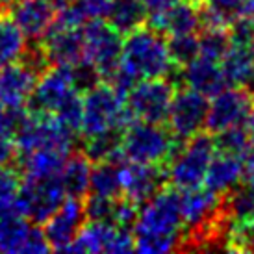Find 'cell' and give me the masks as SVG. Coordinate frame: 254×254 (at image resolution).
I'll use <instances>...</instances> for the list:
<instances>
[{"instance_id": "6da1fadb", "label": "cell", "mask_w": 254, "mask_h": 254, "mask_svg": "<svg viewBox=\"0 0 254 254\" xmlns=\"http://www.w3.org/2000/svg\"><path fill=\"white\" fill-rule=\"evenodd\" d=\"M177 69L173 64L165 34L152 26H139L127 34L117 71L108 80L125 97L139 80L169 78Z\"/></svg>"}, {"instance_id": "7a4b0ae2", "label": "cell", "mask_w": 254, "mask_h": 254, "mask_svg": "<svg viewBox=\"0 0 254 254\" xmlns=\"http://www.w3.org/2000/svg\"><path fill=\"white\" fill-rule=\"evenodd\" d=\"M182 197L177 188H162L143 202L137 213L134 251L143 254H162L182 249Z\"/></svg>"}, {"instance_id": "3957f363", "label": "cell", "mask_w": 254, "mask_h": 254, "mask_svg": "<svg viewBox=\"0 0 254 254\" xmlns=\"http://www.w3.org/2000/svg\"><path fill=\"white\" fill-rule=\"evenodd\" d=\"M26 108L30 113L54 115L72 132H80L82 95L74 84L72 67L54 65L52 69H45L37 78Z\"/></svg>"}, {"instance_id": "277c9868", "label": "cell", "mask_w": 254, "mask_h": 254, "mask_svg": "<svg viewBox=\"0 0 254 254\" xmlns=\"http://www.w3.org/2000/svg\"><path fill=\"white\" fill-rule=\"evenodd\" d=\"M134 121V115L127 106V97L110 82H99L82 97L80 132L84 137H93L113 130L125 132V128L130 127Z\"/></svg>"}, {"instance_id": "5b68a950", "label": "cell", "mask_w": 254, "mask_h": 254, "mask_svg": "<svg viewBox=\"0 0 254 254\" xmlns=\"http://www.w3.org/2000/svg\"><path fill=\"white\" fill-rule=\"evenodd\" d=\"M180 147L182 143L169 128L158 123L134 121L121 135V152L128 162L167 165Z\"/></svg>"}, {"instance_id": "8992f818", "label": "cell", "mask_w": 254, "mask_h": 254, "mask_svg": "<svg viewBox=\"0 0 254 254\" xmlns=\"http://www.w3.org/2000/svg\"><path fill=\"white\" fill-rule=\"evenodd\" d=\"M215 152L217 147L213 134H195L188 141H184L177 154L167 162V182H171V186L178 191L200 188Z\"/></svg>"}, {"instance_id": "52a82bcc", "label": "cell", "mask_w": 254, "mask_h": 254, "mask_svg": "<svg viewBox=\"0 0 254 254\" xmlns=\"http://www.w3.org/2000/svg\"><path fill=\"white\" fill-rule=\"evenodd\" d=\"M84 60L95 67L102 80H110L117 71L123 52V34L102 19H91L82 26Z\"/></svg>"}, {"instance_id": "ba28073f", "label": "cell", "mask_w": 254, "mask_h": 254, "mask_svg": "<svg viewBox=\"0 0 254 254\" xmlns=\"http://www.w3.org/2000/svg\"><path fill=\"white\" fill-rule=\"evenodd\" d=\"M177 85L169 78H150L135 82L127 93V106L135 121L165 125Z\"/></svg>"}, {"instance_id": "9c48e42d", "label": "cell", "mask_w": 254, "mask_h": 254, "mask_svg": "<svg viewBox=\"0 0 254 254\" xmlns=\"http://www.w3.org/2000/svg\"><path fill=\"white\" fill-rule=\"evenodd\" d=\"M65 190L60 177L24 178L17 193L19 212L32 223H45L65 200Z\"/></svg>"}, {"instance_id": "30bf717a", "label": "cell", "mask_w": 254, "mask_h": 254, "mask_svg": "<svg viewBox=\"0 0 254 254\" xmlns=\"http://www.w3.org/2000/svg\"><path fill=\"white\" fill-rule=\"evenodd\" d=\"M208 104V97H204L202 93L190 87L177 89L165 121L169 125L171 134L184 143L195 134L202 132V128H206Z\"/></svg>"}, {"instance_id": "8fae6325", "label": "cell", "mask_w": 254, "mask_h": 254, "mask_svg": "<svg viewBox=\"0 0 254 254\" xmlns=\"http://www.w3.org/2000/svg\"><path fill=\"white\" fill-rule=\"evenodd\" d=\"M69 251L113 254L132 253L134 251V232H132V228L117 226L110 221H89L87 225H82Z\"/></svg>"}, {"instance_id": "7c38bea8", "label": "cell", "mask_w": 254, "mask_h": 254, "mask_svg": "<svg viewBox=\"0 0 254 254\" xmlns=\"http://www.w3.org/2000/svg\"><path fill=\"white\" fill-rule=\"evenodd\" d=\"M254 108V93L245 87H225L221 93L213 95L208 104L206 128L210 134L221 130L245 125L249 113Z\"/></svg>"}, {"instance_id": "4fadbf2b", "label": "cell", "mask_w": 254, "mask_h": 254, "mask_svg": "<svg viewBox=\"0 0 254 254\" xmlns=\"http://www.w3.org/2000/svg\"><path fill=\"white\" fill-rule=\"evenodd\" d=\"M121 177V197L134 200L135 204H143L145 200L156 195L165 188L167 171L165 165H150V163L128 162L119 163Z\"/></svg>"}, {"instance_id": "5bb4252c", "label": "cell", "mask_w": 254, "mask_h": 254, "mask_svg": "<svg viewBox=\"0 0 254 254\" xmlns=\"http://www.w3.org/2000/svg\"><path fill=\"white\" fill-rule=\"evenodd\" d=\"M39 74L41 71L22 58L0 67V106L7 110H21L26 106Z\"/></svg>"}, {"instance_id": "9a60e30c", "label": "cell", "mask_w": 254, "mask_h": 254, "mask_svg": "<svg viewBox=\"0 0 254 254\" xmlns=\"http://www.w3.org/2000/svg\"><path fill=\"white\" fill-rule=\"evenodd\" d=\"M84 202L82 198L65 197L62 206L52 213L43 226L50 251H69L72 241L84 225Z\"/></svg>"}, {"instance_id": "2e32d148", "label": "cell", "mask_w": 254, "mask_h": 254, "mask_svg": "<svg viewBox=\"0 0 254 254\" xmlns=\"http://www.w3.org/2000/svg\"><path fill=\"white\" fill-rule=\"evenodd\" d=\"M43 52L47 62L52 65L74 67L84 60V36L82 28H71L52 22L49 32L41 37Z\"/></svg>"}, {"instance_id": "e0dca14e", "label": "cell", "mask_w": 254, "mask_h": 254, "mask_svg": "<svg viewBox=\"0 0 254 254\" xmlns=\"http://www.w3.org/2000/svg\"><path fill=\"white\" fill-rule=\"evenodd\" d=\"M150 26L162 34H197L200 30V2L198 0H175L163 11L148 15Z\"/></svg>"}, {"instance_id": "ac0fdd59", "label": "cell", "mask_w": 254, "mask_h": 254, "mask_svg": "<svg viewBox=\"0 0 254 254\" xmlns=\"http://www.w3.org/2000/svg\"><path fill=\"white\" fill-rule=\"evenodd\" d=\"M9 15L22 32V36L28 41L36 43L41 41V37L52 26L56 7L47 0H19L15 6L9 7Z\"/></svg>"}, {"instance_id": "d6986e66", "label": "cell", "mask_w": 254, "mask_h": 254, "mask_svg": "<svg viewBox=\"0 0 254 254\" xmlns=\"http://www.w3.org/2000/svg\"><path fill=\"white\" fill-rule=\"evenodd\" d=\"M243 177H245V158L240 154L217 150L208 165L202 186L223 197L240 182H243Z\"/></svg>"}, {"instance_id": "ffe728a7", "label": "cell", "mask_w": 254, "mask_h": 254, "mask_svg": "<svg viewBox=\"0 0 254 254\" xmlns=\"http://www.w3.org/2000/svg\"><path fill=\"white\" fill-rule=\"evenodd\" d=\"M180 76L190 89L202 93L204 97H213L228 87V80L221 67V62H215L210 58L197 56L193 62L184 65Z\"/></svg>"}, {"instance_id": "44dd1931", "label": "cell", "mask_w": 254, "mask_h": 254, "mask_svg": "<svg viewBox=\"0 0 254 254\" xmlns=\"http://www.w3.org/2000/svg\"><path fill=\"white\" fill-rule=\"evenodd\" d=\"M228 85L245 87L254 93V54L247 45H230L221 60Z\"/></svg>"}, {"instance_id": "7402d4cb", "label": "cell", "mask_w": 254, "mask_h": 254, "mask_svg": "<svg viewBox=\"0 0 254 254\" xmlns=\"http://www.w3.org/2000/svg\"><path fill=\"white\" fill-rule=\"evenodd\" d=\"M91 160L84 152L69 154L65 165L60 173V180L67 197L84 198L89 193V180H91Z\"/></svg>"}, {"instance_id": "603a6c76", "label": "cell", "mask_w": 254, "mask_h": 254, "mask_svg": "<svg viewBox=\"0 0 254 254\" xmlns=\"http://www.w3.org/2000/svg\"><path fill=\"white\" fill-rule=\"evenodd\" d=\"M67 158H69L67 152L54 150V148H41V150H34V152L19 156L24 178L60 177Z\"/></svg>"}, {"instance_id": "cb8c5ba5", "label": "cell", "mask_w": 254, "mask_h": 254, "mask_svg": "<svg viewBox=\"0 0 254 254\" xmlns=\"http://www.w3.org/2000/svg\"><path fill=\"white\" fill-rule=\"evenodd\" d=\"M147 9L141 0H113L108 22L121 34H128L147 22Z\"/></svg>"}, {"instance_id": "d4e9b609", "label": "cell", "mask_w": 254, "mask_h": 254, "mask_svg": "<svg viewBox=\"0 0 254 254\" xmlns=\"http://www.w3.org/2000/svg\"><path fill=\"white\" fill-rule=\"evenodd\" d=\"M223 215L228 221H243L254 215V184L240 182L223 195Z\"/></svg>"}, {"instance_id": "484cf974", "label": "cell", "mask_w": 254, "mask_h": 254, "mask_svg": "<svg viewBox=\"0 0 254 254\" xmlns=\"http://www.w3.org/2000/svg\"><path fill=\"white\" fill-rule=\"evenodd\" d=\"M121 162H95L91 169L89 180V193L100 197L117 198L121 197V177H119Z\"/></svg>"}, {"instance_id": "4316f807", "label": "cell", "mask_w": 254, "mask_h": 254, "mask_svg": "<svg viewBox=\"0 0 254 254\" xmlns=\"http://www.w3.org/2000/svg\"><path fill=\"white\" fill-rule=\"evenodd\" d=\"M26 49V37L9 17L0 15V67L13 64Z\"/></svg>"}, {"instance_id": "83f0119b", "label": "cell", "mask_w": 254, "mask_h": 254, "mask_svg": "<svg viewBox=\"0 0 254 254\" xmlns=\"http://www.w3.org/2000/svg\"><path fill=\"white\" fill-rule=\"evenodd\" d=\"M228 49H230V37L226 28H200L198 56L221 62Z\"/></svg>"}, {"instance_id": "f1b7e54d", "label": "cell", "mask_w": 254, "mask_h": 254, "mask_svg": "<svg viewBox=\"0 0 254 254\" xmlns=\"http://www.w3.org/2000/svg\"><path fill=\"white\" fill-rule=\"evenodd\" d=\"M213 139H215L217 150L240 154L243 158H245V154H247L249 148H251V135H249L245 125L221 130L217 134H213Z\"/></svg>"}, {"instance_id": "f546056e", "label": "cell", "mask_w": 254, "mask_h": 254, "mask_svg": "<svg viewBox=\"0 0 254 254\" xmlns=\"http://www.w3.org/2000/svg\"><path fill=\"white\" fill-rule=\"evenodd\" d=\"M173 64L184 67L198 56V36L197 34H177L167 41Z\"/></svg>"}, {"instance_id": "4dcf8cb0", "label": "cell", "mask_w": 254, "mask_h": 254, "mask_svg": "<svg viewBox=\"0 0 254 254\" xmlns=\"http://www.w3.org/2000/svg\"><path fill=\"white\" fill-rule=\"evenodd\" d=\"M113 204L115 198L100 197V195H91L84 202V213L89 221H112Z\"/></svg>"}, {"instance_id": "1f68e13d", "label": "cell", "mask_w": 254, "mask_h": 254, "mask_svg": "<svg viewBox=\"0 0 254 254\" xmlns=\"http://www.w3.org/2000/svg\"><path fill=\"white\" fill-rule=\"evenodd\" d=\"M21 190L19 173L9 165H0V204H11Z\"/></svg>"}, {"instance_id": "d6a6232c", "label": "cell", "mask_w": 254, "mask_h": 254, "mask_svg": "<svg viewBox=\"0 0 254 254\" xmlns=\"http://www.w3.org/2000/svg\"><path fill=\"white\" fill-rule=\"evenodd\" d=\"M200 2L215 11L221 19H225L228 24L236 17L245 13V6H247V0H200Z\"/></svg>"}, {"instance_id": "836d02e7", "label": "cell", "mask_w": 254, "mask_h": 254, "mask_svg": "<svg viewBox=\"0 0 254 254\" xmlns=\"http://www.w3.org/2000/svg\"><path fill=\"white\" fill-rule=\"evenodd\" d=\"M17 156L15 132L11 127H0V165H9Z\"/></svg>"}, {"instance_id": "e575fe53", "label": "cell", "mask_w": 254, "mask_h": 254, "mask_svg": "<svg viewBox=\"0 0 254 254\" xmlns=\"http://www.w3.org/2000/svg\"><path fill=\"white\" fill-rule=\"evenodd\" d=\"M80 9L84 11L85 19H106L112 9L113 0H76Z\"/></svg>"}, {"instance_id": "d590c367", "label": "cell", "mask_w": 254, "mask_h": 254, "mask_svg": "<svg viewBox=\"0 0 254 254\" xmlns=\"http://www.w3.org/2000/svg\"><path fill=\"white\" fill-rule=\"evenodd\" d=\"M141 2H143V6H145V9H147V13L154 15V13H158V11H163V9L167 6H171L175 0H141Z\"/></svg>"}, {"instance_id": "8d00e7d4", "label": "cell", "mask_w": 254, "mask_h": 254, "mask_svg": "<svg viewBox=\"0 0 254 254\" xmlns=\"http://www.w3.org/2000/svg\"><path fill=\"white\" fill-rule=\"evenodd\" d=\"M245 182L254 184V156H245Z\"/></svg>"}, {"instance_id": "74e56055", "label": "cell", "mask_w": 254, "mask_h": 254, "mask_svg": "<svg viewBox=\"0 0 254 254\" xmlns=\"http://www.w3.org/2000/svg\"><path fill=\"white\" fill-rule=\"evenodd\" d=\"M249 19H253L254 21V0H247V6H245V13Z\"/></svg>"}, {"instance_id": "f35d334b", "label": "cell", "mask_w": 254, "mask_h": 254, "mask_svg": "<svg viewBox=\"0 0 254 254\" xmlns=\"http://www.w3.org/2000/svg\"><path fill=\"white\" fill-rule=\"evenodd\" d=\"M19 0H0V9L2 11H9V7L15 6Z\"/></svg>"}, {"instance_id": "ab89813d", "label": "cell", "mask_w": 254, "mask_h": 254, "mask_svg": "<svg viewBox=\"0 0 254 254\" xmlns=\"http://www.w3.org/2000/svg\"><path fill=\"white\" fill-rule=\"evenodd\" d=\"M47 2H49V4H52V6H54L58 9V7H62L64 4H67L69 0H47Z\"/></svg>"}, {"instance_id": "60d3db41", "label": "cell", "mask_w": 254, "mask_h": 254, "mask_svg": "<svg viewBox=\"0 0 254 254\" xmlns=\"http://www.w3.org/2000/svg\"><path fill=\"white\" fill-rule=\"evenodd\" d=\"M251 50H253V54H254V39H253V43H251Z\"/></svg>"}]
</instances>
